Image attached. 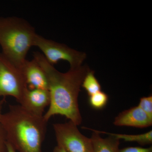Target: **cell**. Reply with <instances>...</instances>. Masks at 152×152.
Returning a JSON list of instances; mask_svg holds the SVG:
<instances>
[{"label":"cell","mask_w":152,"mask_h":152,"mask_svg":"<svg viewBox=\"0 0 152 152\" xmlns=\"http://www.w3.org/2000/svg\"><path fill=\"white\" fill-rule=\"evenodd\" d=\"M34 59L46 75L50 96L49 108L43 115L48 122L55 115L64 116L77 126L82 123L78 98L82 83L90 71L88 66L70 68L66 73H61L47 61L42 54L34 52Z\"/></svg>","instance_id":"1"},{"label":"cell","mask_w":152,"mask_h":152,"mask_svg":"<svg viewBox=\"0 0 152 152\" xmlns=\"http://www.w3.org/2000/svg\"><path fill=\"white\" fill-rule=\"evenodd\" d=\"M108 101V96L104 92L100 91L89 96V103L93 108L101 110L105 107Z\"/></svg>","instance_id":"13"},{"label":"cell","mask_w":152,"mask_h":152,"mask_svg":"<svg viewBox=\"0 0 152 152\" xmlns=\"http://www.w3.org/2000/svg\"><path fill=\"white\" fill-rule=\"evenodd\" d=\"M48 122L20 105H10L2 114L0 125L7 142L18 152H42Z\"/></svg>","instance_id":"2"},{"label":"cell","mask_w":152,"mask_h":152,"mask_svg":"<svg viewBox=\"0 0 152 152\" xmlns=\"http://www.w3.org/2000/svg\"><path fill=\"white\" fill-rule=\"evenodd\" d=\"M139 107L150 117L152 118V96L143 97L140 99Z\"/></svg>","instance_id":"14"},{"label":"cell","mask_w":152,"mask_h":152,"mask_svg":"<svg viewBox=\"0 0 152 152\" xmlns=\"http://www.w3.org/2000/svg\"><path fill=\"white\" fill-rule=\"evenodd\" d=\"M2 103L0 102V120H1V118L2 115Z\"/></svg>","instance_id":"19"},{"label":"cell","mask_w":152,"mask_h":152,"mask_svg":"<svg viewBox=\"0 0 152 152\" xmlns=\"http://www.w3.org/2000/svg\"><path fill=\"white\" fill-rule=\"evenodd\" d=\"M7 152H17L16 151L14 148L13 147L7 142Z\"/></svg>","instance_id":"17"},{"label":"cell","mask_w":152,"mask_h":152,"mask_svg":"<svg viewBox=\"0 0 152 152\" xmlns=\"http://www.w3.org/2000/svg\"><path fill=\"white\" fill-rule=\"evenodd\" d=\"M86 129L93 132L91 139L94 152H118L120 140L110 135L108 137L103 138L95 130L87 128Z\"/></svg>","instance_id":"10"},{"label":"cell","mask_w":152,"mask_h":152,"mask_svg":"<svg viewBox=\"0 0 152 152\" xmlns=\"http://www.w3.org/2000/svg\"><path fill=\"white\" fill-rule=\"evenodd\" d=\"M50 96L48 90L28 88L20 105L29 111L39 116L44 115L45 109L50 105Z\"/></svg>","instance_id":"9"},{"label":"cell","mask_w":152,"mask_h":152,"mask_svg":"<svg viewBox=\"0 0 152 152\" xmlns=\"http://www.w3.org/2000/svg\"><path fill=\"white\" fill-rule=\"evenodd\" d=\"M28 89L20 70L0 53V97L11 96L21 104Z\"/></svg>","instance_id":"4"},{"label":"cell","mask_w":152,"mask_h":152,"mask_svg":"<svg viewBox=\"0 0 152 152\" xmlns=\"http://www.w3.org/2000/svg\"><path fill=\"white\" fill-rule=\"evenodd\" d=\"M34 46L39 48L47 61L53 65L59 61H66L70 68L78 67L86 58L85 53L71 48L64 44L48 39L37 34L35 37Z\"/></svg>","instance_id":"5"},{"label":"cell","mask_w":152,"mask_h":152,"mask_svg":"<svg viewBox=\"0 0 152 152\" xmlns=\"http://www.w3.org/2000/svg\"><path fill=\"white\" fill-rule=\"evenodd\" d=\"M37 34L25 19L16 17L0 18V46L2 53L20 70Z\"/></svg>","instance_id":"3"},{"label":"cell","mask_w":152,"mask_h":152,"mask_svg":"<svg viewBox=\"0 0 152 152\" xmlns=\"http://www.w3.org/2000/svg\"><path fill=\"white\" fill-rule=\"evenodd\" d=\"M29 89L48 90L46 75L34 59L26 60L20 69Z\"/></svg>","instance_id":"7"},{"label":"cell","mask_w":152,"mask_h":152,"mask_svg":"<svg viewBox=\"0 0 152 152\" xmlns=\"http://www.w3.org/2000/svg\"><path fill=\"white\" fill-rule=\"evenodd\" d=\"M57 145L67 152H94L91 138L83 135L71 121L53 125Z\"/></svg>","instance_id":"6"},{"label":"cell","mask_w":152,"mask_h":152,"mask_svg":"<svg viewBox=\"0 0 152 152\" xmlns=\"http://www.w3.org/2000/svg\"><path fill=\"white\" fill-rule=\"evenodd\" d=\"M81 86L89 96L101 91L100 84L95 77L93 71L90 70L85 76Z\"/></svg>","instance_id":"12"},{"label":"cell","mask_w":152,"mask_h":152,"mask_svg":"<svg viewBox=\"0 0 152 152\" xmlns=\"http://www.w3.org/2000/svg\"><path fill=\"white\" fill-rule=\"evenodd\" d=\"M118 152H152V147L145 148L140 147H129L119 149Z\"/></svg>","instance_id":"15"},{"label":"cell","mask_w":152,"mask_h":152,"mask_svg":"<svg viewBox=\"0 0 152 152\" xmlns=\"http://www.w3.org/2000/svg\"><path fill=\"white\" fill-rule=\"evenodd\" d=\"M5 133L0 125V152H7Z\"/></svg>","instance_id":"16"},{"label":"cell","mask_w":152,"mask_h":152,"mask_svg":"<svg viewBox=\"0 0 152 152\" xmlns=\"http://www.w3.org/2000/svg\"><path fill=\"white\" fill-rule=\"evenodd\" d=\"M113 124L118 126L146 128L152 126V118L137 106L119 114L115 118Z\"/></svg>","instance_id":"8"},{"label":"cell","mask_w":152,"mask_h":152,"mask_svg":"<svg viewBox=\"0 0 152 152\" xmlns=\"http://www.w3.org/2000/svg\"><path fill=\"white\" fill-rule=\"evenodd\" d=\"M53 152H67L65 150H64L61 147L57 145L55 147L54 149Z\"/></svg>","instance_id":"18"},{"label":"cell","mask_w":152,"mask_h":152,"mask_svg":"<svg viewBox=\"0 0 152 152\" xmlns=\"http://www.w3.org/2000/svg\"><path fill=\"white\" fill-rule=\"evenodd\" d=\"M99 134H104L108 135L113 136L115 138L119 140H122L126 142H136L140 145H149L152 143V130L140 134L131 135L125 134H115L106 132L95 130Z\"/></svg>","instance_id":"11"}]
</instances>
